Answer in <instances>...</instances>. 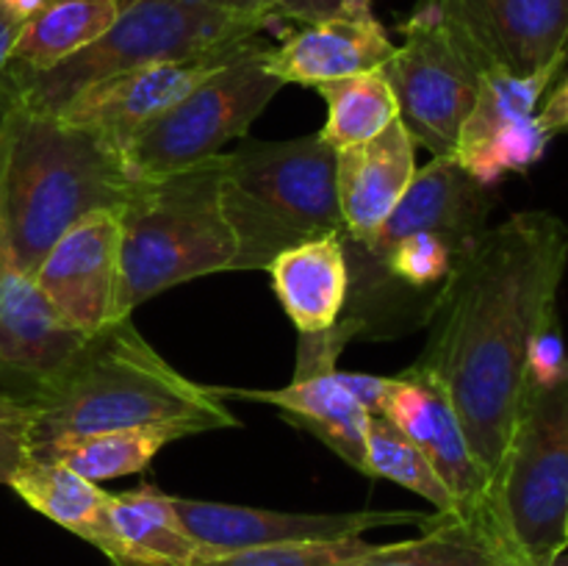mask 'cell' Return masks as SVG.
Wrapping results in <instances>:
<instances>
[{
  "label": "cell",
  "instance_id": "6da1fadb",
  "mask_svg": "<svg viewBox=\"0 0 568 566\" xmlns=\"http://www.w3.org/2000/svg\"><path fill=\"white\" fill-rule=\"evenodd\" d=\"M566 264L568 228L558 216L547 211L508 216L466 250L425 325L430 336L416 366L444 388L491 486L538 347L555 336Z\"/></svg>",
  "mask_w": 568,
  "mask_h": 566
},
{
  "label": "cell",
  "instance_id": "7a4b0ae2",
  "mask_svg": "<svg viewBox=\"0 0 568 566\" xmlns=\"http://www.w3.org/2000/svg\"><path fill=\"white\" fill-rule=\"evenodd\" d=\"M491 186L460 166L455 155H433L366 242H347L349 292L344 314L358 338H388L427 325L458 261L486 231Z\"/></svg>",
  "mask_w": 568,
  "mask_h": 566
},
{
  "label": "cell",
  "instance_id": "3957f363",
  "mask_svg": "<svg viewBox=\"0 0 568 566\" xmlns=\"http://www.w3.org/2000/svg\"><path fill=\"white\" fill-rule=\"evenodd\" d=\"M136 183L114 144L0 83V211L26 275L72 222L120 211Z\"/></svg>",
  "mask_w": 568,
  "mask_h": 566
},
{
  "label": "cell",
  "instance_id": "277c9868",
  "mask_svg": "<svg viewBox=\"0 0 568 566\" xmlns=\"http://www.w3.org/2000/svg\"><path fill=\"white\" fill-rule=\"evenodd\" d=\"M31 408V447L161 422L200 433L239 425L225 400L161 358L131 316L83 338L53 381L33 394Z\"/></svg>",
  "mask_w": 568,
  "mask_h": 566
},
{
  "label": "cell",
  "instance_id": "5b68a950",
  "mask_svg": "<svg viewBox=\"0 0 568 566\" xmlns=\"http://www.w3.org/2000/svg\"><path fill=\"white\" fill-rule=\"evenodd\" d=\"M222 175L225 153H216L136 183L120 209L116 322L178 283L233 270L236 236L222 205Z\"/></svg>",
  "mask_w": 568,
  "mask_h": 566
},
{
  "label": "cell",
  "instance_id": "8992f818",
  "mask_svg": "<svg viewBox=\"0 0 568 566\" xmlns=\"http://www.w3.org/2000/svg\"><path fill=\"white\" fill-rule=\"evenodd\" d=\"M222 205L236 236L233 270H266L283 250L344 236L336 150L320 133L286 142H244L225 153Z\"/></svg>",
  "mask_w": 568,
  "mask_h": 566
},
{
  "label": "cell",
  "instance_id": "52a82bcc",
  "mask_svg": "<svg viewBox=\"0 0 568 566\" xmlns=\"http://www.w3.org/2000/svg\"><path fill=\"white\" fill-rule=\"evenodd\" d=\"M568 355L532 377L491 486L483 533L499 558L547 564L568 544Z\"/></svg>",
  "mask_w": 568,
  "mask_h": 566
},
{
  "label": "cell",
  "instance_id": "ba28073f",
  "mask_svg": "<svg viewBox=\"0 0 568 566\" xmlns=\"http://www.w3.org/2000/svg\"><path fill=\"white\" fill-rule=\"evenodd\" d=\"M258 17H244L214 0H133L94 44L53 70L26 72L9 64L0 83L44 111H61L78 92L120 72L159 61L192 59L261 37Z\"/></svg>",
  "mask_w": 568,
  "mask_h": 566
},
{
  "label": "cell",
  "instance_id": "9c48e42d",
  "mask_svg": "<svg viewBox=\"0 0 568 566\" xmlns=\"http://www.w3.org/2000/svg\"><path fill=\"white\" fill-rule=\"evenodd\" d=\"M266 53L270 44L247 39L220 70L150 122L122 153L133 181L186 170L242 139L283 89V81L266 70Z\"/></svg>",
  "mask_w": 568,
  "mask_h": 566
},
{
  "label": "cell",
  "instance_id": "30bf717a",
  "mask_svg": "<svg viewBox=\"0 0 568 566\" xmlns=\"http://www.w3.org/2000/svg\"><path fill=\"white\" fill-rule=\"evenodd\" d=\"M399 33L403 44L383 67L397 98L399 122L433 155H453L480 92V70L430 11H410Z\"/></svg>",
  "mask_w": 568,
  "mask_h": 566
},
{
  "label": "cell",
  "instance_id": "8fae6325",
  "mask_svg": "<svg viewBox=\"0 0 568 566\" xmlns=\"http://www.w3.org/2000/svg\"><path fill=\"white\" fill-rule=\"evenodd\" d=\"M436 14L483 72L564 70L568 0H416Z\"/></svg>",
  "mask_w": 568,
  "mask_h": 566
},
{
  "label": "cell",
  "instance_id": "7c38bea8",
  "mask_svg": "<svg viewBox=\"0 0 568 566\" xmlns=\"http://www.w3.org/2000/svg\"><path fill=\"white\" fill-rule=\"evenodd\" d=\"M558 75L560 70L536 75L483 72L475 109L466 117L453 153L483 186H494L508 172L530 170L541 159L549 137L538 128L536 114Z\"/></svg>",
  "mask_w": 568,
  "mask_h": 566
},
{
  "label": "cell",
  "instance_id": "4fadbf2b",
  "mask_svg": "<svg viewBox=\"0 0 568 566\" xmlns=\"http://www.w3.org/2000/svg\"><path fill=\"white\" fill-rule=\"evenodd\" d=\"M39 292L67 327L94 336L116 322L120 211H92L72 222L33 272Z\"/></svg>",
  "mask_w": 568,
  "mask_h": 566
},
{
  "label": "cell",
  "instance_id": "5bb4252c",
  "mask_svg": "<svg viewBox=\"0 0 568 566\" xmlns=\"http://www.w3.org/2000/svg\"><path fill=\"white\" fill-rule=\"evenodd\" d=\"M189 536L197 538L214 555L250 547L297 542H338L355 538L375 527L422 525L438 522L436 514L419 511H349V514H288V511L253 508V505L209 503V499L172 497Z\"/></svg>",
  "mask_w": 568,
  "mask_h": 566
},
{
  "label": "cell",
  "instance_id": "9a60e30c",
  "mask_svg": "<svg viewBox=\"0 0 568 566\" xmlns=\"http://www.w3.org/2000/svg\"><path fill=\"white\" fill-rule=\"evenodd\" d=\"M377 416L392 422L430 458L453 492L460 519L483 525L491 481L471 453L464 425L444 388L416 364L408 366L399 375H388Z\"/></svg>",
  "mask_w": 568,
  "mask_h": 566
},
{
  "label": "cell",
  "instance_id": "2e32d148",
  "mask_svg": "<svg viewBox=\"0 0 568 566\" xmlns=\"http://www.w3.org/2000/svg\"><path fill=\"white\" fill-rule=\"evenodd\" d=\"M83 338L59 320L37 281L17 264L0 211V392L31 405Z\"/></svg>",
  "mask_w": 568,
  "mask_h": 566
},
{
  "label": "cell",
  "instance_id": "e0dca14e",
  "mask_svg": "<svg viewBox=\"0 0 568 566\" xmlns=\"http://www.w3.org/2000/svg\"><path fill=\"white\" fill-rule=\"evenodd\" d=\"M247 42V39H244ZM244 42L231 48L211 50V53L192 55V59L159 61V64L139 67V70L120 72L114 78L92 83L78 92L70 103L55 114L64 117L72 125H81L114 144L125 153L128 144L144 131L153 120H159L166 109L186 98L203 78L220 70Z\"/></svg>",
  "mask_w": 568,
  "mask_h": 566
},
{
  "label": "cell",
  "instance_id": "ac0fdd59",
  "mask_svg": "<svg viewBox=\"0 0 568 566\" xmlns=\"http://www.w3.org/2000/svg\"><path fill=\"white\" fill-rule=\"evenodd\" d=\"M392 42L375 11H349L308 22L288 33L266 53V70L286 83L320 87L338 78L383 70L394 55Z\"/></svg>",
  "mask_w": 568,
  "mask_h": 566
},
{
  "label": "cell",
  "instance_id": "d6986e66",
  "mask_svg": "<svg viewBox=\"0 0 568 566\" xmlns=\"http://www.w3.org/2000/svg\"><path fill=\"white\" fill-rule=\"evenodd\" d=\"M416 178V142L399 120L369 142L336 150V194L347 242L381 231Z\"/></svg>",
  "mask_w": 568,
  "mask_h": 566
},
{
  "label": "cell",
  "instance_id": "ffe728a7",
  "mask_svg": "<svg viewBox=\"0 0 568 566\" xmlns=\"http://www.w3.org/2000/svg\"><path fill=\"white\" fill-rule=\"evenodd\" d=\"M220 400H250L283 411L288 422L308 431L333 449L344 464L366 475V431L372 414L358 403L336 366H308L294 370V377L283 388H231L211 386Z\"/></svg>",
  "mask_w": 568,
  "mask_h": 566
},
{
  "label": "cell",
  "instance_id": "44dd1931",
  "mask_svg": "<svg viewBox=\"0 0 568 566\" xmlns=\"http://www.w3.org/2000/svg\"><path fill=\"white\" fill-rule=\"evenodd\" d=\"M277 300L300 333L331 331L344 314L349 270L344 236L311 239L283 250L270 266Z\"/></svg>",
  "mask_w": 568,
  "mask_h": 566
},
{
  "label": "cell",
  "instance_id": "7402d4cb",
  "mask_svg": "<svg viewBox=\"0 0 568 566\" xmlns=\"http://www.w3.org/2000/svg\"><path fill=\"white\" fill-rule=\"evenodd\" d=\"M9 486L33 511L98 547L116 566H125V549L111 522V494L98 483L87 481L59 461L28 455Z\"/></svg>",
  "mask_w": 568,
  "mask_h": 566
},
{
  "label": "cell",
  "instance_id": "603a6c76",
  "mask_svg": "<svg viewBox=\"0 0 568 566\" xmlns=\"http://www.w3.org/2000/svg\"><path fill=\"white\" fill-rule=\"evenodd\" d=\"M111 522L125 549V566H200L216 558L189 536L170 494L155 486L111 494Z\"/></svg>",
  "mask_w": 568,
  "mask_h": 566
},
{
  "label": "cell",
  "instance_id": "cb8c5ba5",
  "mask_svg": "<svg viewBox=\"0 0 568 566\" xmlns=\"http://www.w3.org/2000/svg\"><path fill=\"white\" fill-rule=\"evenodd\" d=\"M200 433L197 427L181 422H161V425L122 427V431L87 433V436L53 438L31 447L33 458L59 461L87 481L103 483L122 475H136L153 464L155 455L178 438Z\"/></svg>",
  "mask_w": 568,
  "mask_h": 566
},
{
  "label": "cell",
  "instance_id": "d4e9b609",
  "mask_svg": "<svg viewBox=\"0 0 568 566\" xmlns=\"http://www.w3.org/2000/svg\"><path fill=\"white\" fill-rule=\"evenodd\" d=\"M133 0H48L22 26L11 64L26 72L55 64L98 42Z\"/></svg>",
  "mask_w": 568,
  "mask_h": 566
},
{
  "label": "cell",
  "instance_id": "484cf974",
  "mask_svg": "<svg viewBox=\"0 0 568 566\" xmlns=\"http://www.w3.org/2000/svg\"><path fill=\"white\" fill-rule=\"evenodd\" d=\"M316 92L327 103V120L316 133L333 150L369 142L399 120L397 98L383 70L320 83Z\"/></svg>",
  "mask_w": 568,
  "mask_h": 566
},
{
  "label": "cell",
  "instance_id": "4316f807",
  "mask_svg": "<svg viewBox=\"0 0 568 566\" xmlns=\"http://www.w3.org/2000/svg\"><path fill=\"white\" fill-rule=\"evenodd\" d=\"M497 549L480 525L438 514L425 536L372 547L349 566H494Z\"/></svg>",
  "mask_w": 568,
  "mask_h": 566
},
{
  "label": "cell",
  "instance_id": "83f0119b",
  "mask_svg": "<svg viewBox=\"0 0 568 566\" xmlns=\"http://www.w3.org/2000/svg\"><path fill=\"white\" fill-rule=\"evenodd\" d=\"M366 475L383 477L419 494L438 514L458 516L453 492L430 458L383 416H372L366 431Z\"/></svg>",
  "mask_w": 568,
  "mask_h": 566
},
{
  "label": "cell",
  "instance_id": "f1b7e54d",
  "mask_svg": "<svg viewBox=\"0 0 568 566\" xmlns=\"http://www.w3.org/2000/svg\"><path fill=\"white\" fill-rule=\"evenodd\" d=\"M375 544L361 536L338 538V542H297L270 544V547L236 549L216 555L200 566H349L366 555Z\"/></svg>",
  "mask_w": 568,
  "mask_h": 566
},
{
  "label": "cell",
  "instance_id": "f546056e",
  "mask_svg": "<svg viewBox=\"0 0 568 566\" xmlns=\"http://www.w3.org/2000/svg\"><path fill=\"white\" fill-rule=\"evenodd\" d=\"M372 0H275L270 9L272 22L286 20L297 26L327 20V17L349 14V11H369Z\"/></svg>",
  "mask_w": 568,
  "mask_h": 566
},
{
  "label": "cell",
  "instance_id": "4dcf8cb0",
  "mask_svg": "<svg viewBox=\"0 0 568 566\" xmlns=\"http://www.w3.org/2000/svg\"><path fill=\"white\" fill-rule=\"evenodd\" d=\"M31 455V420H0V486H9Z\"/></svg>",
  "mask_w": 568,
  "mask_h": 566
},
{
  "label": "cell",
  "instance_id": "1f68e13d",
  "mask_svg": "<svg viewBox=\"0 0 568 566\" xmlns=\"http://www.w3.org/2000/svg\"><path fill=\"white\" fill-rule=\"evenodd\" d=\"M536 120L538 128H541L549 139H552L555 133L568 131V72L564 81L555 83L552 92L541 100Z\"/></svg>",
  "mask_w": 568,
  "mask_h": 566
},
{
  "label": "cell",
  "instance_id": "d6a6232c",
  "mask_svg": "<svg viewBox=\"0 0 568 566\" xmlns=\"http://www.w3.org/2000/svg\"><path fill=\"white\" fill-rule=\"evenodd\" d=\"M342 381L347 383L349 392L358 397V403L364 405L372 416H377V411H381V403H383V394H386L388 377L364 375V372H342Z\"/></svg>",
  "mask_w": 568,
  "mask_h": 566
},
{
  "label": "cell",
  "instance_id": "836d02e7",
  "mask_svg": "<svg viewBox=\"0 0 568 566\" xmlns=\"http://www.w3.org/2000/svg\"><path fill=\"white\" fill-rule=\"evenodd\" d=\"M22 26H26V20H20L14 11H9L3 3H0V78H3V72L9 70L11 55H14V48H17V39H20L22 33Z\"/></svg>",
  "mask_w": 568,
  "mask_h": 566
},
{
  "label": "cell",
  "instance_id": "e575fe53",
  "mask_svg": "<svg viewBox=\"0 0 568 566\" xmlns=\"http://www.w3.org/2000/svg\"><path fill=\"white\" fill-rule=\"evenodd\" d=\"M214 3L225 6V9L236 11V14L258 17V20H264L266 26H272L270 9H272V3H275V0H214Z\"/></svg>",
  "mask_w": 568,
  "mask_h": 566
},
{
  "label": "cell",
  "instance_id": "d590c367",
  "mask_svg": "<svg viewBox=\"0 0 568 566\" xmlns=\"http://www.w3.org/2000/svg\"><path fill=\"white\" fill-rule=\"evenodd\" d=\"M31 420L33 416V408L28 403H22V400L11 397V394L0 392V420Z\"/></svg>",
  "mask_w": 568,
  "mask_h": 566
},
{
  "label": "cell",
  "instance_id": "8d00e7d4",
  "mask_svg": "<svg viewBox=\"0 0 568 566\" xmlns=\"http://www.w3.org/2000/svg\"><path fill=\"white\" fill-rule=\"evenodd\" d=\"M0 3H3L9 11H14L20 20L28 22L44 3H48V0H0Z\"/></svg>",
  "mask_w": 568,
  "mask_h": 566
},
{
  "label": "cell",
  "instance_id": "74e56055",
  "mask_svg": "<svg viewBox=\"0 0 568 566\" xmlns=\"http://www.w3.org/2000/svg\"><path fill=\"white\" fill-rule=\"evenodd\" d=\"M494 566H568V544L560 549L555 558H549L547 564H525V560H514V558H499Z\"/></svg>",
  "mask_w": 568,
  "mask_h": 566
},
{
  "label": "cell",
  "instance_id": "f35d334b",
  "mask_svg": "<svg viewBox=\"0 0 568 566\" xmlns=\"http://www.w3.org/2000/svg\"><path fill=\"white\" fill-rule=\"evenodd\" d=\"M566 59H568V48H566Z\"/></svg>",
  "mask_w": 568,
  "mask_h": 566
},
{
  "label": "cell",
  "instance_id": "ab89813d",
  "mask_svg": "<svg viewBox=\"0 0 568 566\" xmlns=\"http://www.w3.org/2000/svg\"><path fill=\"white\" fill-rule=\"evenodd\" d=\"M566 533H568V525H566Z\"/></svg>",
  "mask_w": 568,
  "mask_h": 566
}]
</instances>
